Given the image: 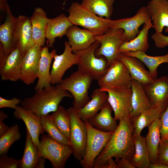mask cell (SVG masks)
I'll list each match as a JSON object with an SVG mask.
<instances>
[{"label": "cell", "instance_id": "obj_45", "mask_svg": "<svg viewBox=\"0 0 168 168\" xmlns=\"http://www.w3.org/2000/svg\"><path fill=\"white\" fill-rule=\"evenodd\" d=\"M4 120L0 119V136L6 133L10 128V127L4 123Z\"/></svg>", "mask_w": 168, "mask_h": 168}, {"label": "cell", "instance_id": "obj_17", "mask_svg": "<svg viewBox=\"0 0 168 168\" xmlns=\"http://www.w3.org/2000/svg\"><path fill=\"white\" fill-rule=\"evenodd\" d=\"M13 114L16 119L23 121L34 143L38 147L40 143V135L44 134L45 132L42 127L40 118L18 105L14 110Z\"/></svg>", "mask_w": 168, "mask_h": 168}, {"label": "cell", "instance_id": "obj_37", "mask_svg": "<svg viewBox=\"0 0 168 168\" xmlns=\"http://www.w3.org/2000/svg\"><path fill=\"white\" fill-rule=\"evenodd\" d=\"M51 115L54 123L59 130L69 139L71 122L67 110L64 107L59 105L57 110Z\"/></svg>", "mask_w": 168, "mask_h": 168}, {"label": "cell", "instance_id": "obj_35", "mask_svg": "<svg viewBox=\"0 0 168 168\" xmlns=\"http://www.w3.org/2000/svg\"><path fill=\"white\" fill-rule=\"evenodd\" d=\"M114 2V0H82L81 4L95 15L110 19Z\"/></svg>", "mask_w": 168, "mask_h": 168}, {"label": "cell", "instance_id": "obj_7", "mask_svg": "<svg viewBox=\"0 0 168 168\" xmlns=\"http://www.w3.org/2000/svg\"><path fill=\"white\" fill-rule=\"evenodd\" d=\"M40 155L49 160L54 168H63L72 154V150L69 145L59 143L48 135H42L37 147Z\"/></svg>", "mask_w": 168, "mask_h": 168}, {"label": "cell", "instance_id": "obj_22", "mask_svg": "<svg viewBox=\"0 0 168 168\" xmlns=\"http://www.w3.org/2000/svg\"><path fill=\"white\" fill-rule=\"evenodd\" d=\"M118 59L126 67L131 78L135 80L143 85L152 82L154 79L150 76L143 63L137 58L120 53Z\"/></svg>", "mask_w": 168, "mask_h": 168}, {"label": "cell", "instance_id": "obj_43", "mask_svg": "<svg viewBox=\"0 0 168 168\" xmlns=\"http://www.w3.org/2000/svg\"><path fill=\"white\" fill-rule=\"evenodd\" d=\"M21 100L17 98L14 97L11 99H6L0 97V108H8L15 110Z\"/></svg>", "mask_w": 168, "mask_h": 168}, {"label": "cell", "instance_id": "obj_9", "mask_svg": "<svg viewBox=\"0 0 168 168\" xmlns=\"http://www.w3.org/2000/svg\"><path fill=\"white\" fill-rule=\"evenodd\" d=\"M67 110L71 122L70 147L74 158L80 161L86 151L87 138L86 127L84 121L81 118L76 110L71 107Z\"/></svg>", "mask_w": 168, "mask_h": 168}, {"label": "cell", "instance_id": "obj_44", "mask_svg": "<svg viewBox=\"0 0 168 168\" xmlns=\"http://www.w3.org/2000/svg\"><path fill=\"white\" fill-rule=\"evenodd\" d=\"M117 168H135L130 160L125 158H122L115 161Z\"/></svg>", "mask_w": 168, "mask_h": 168}, {"label": "cell", "instance_id": "obj_36", "mask_svg": "<svg viewBox=\"0 0 168 168\" xmlns=\"http://www.w3.org/2000/svg\"><path fill=\"white\" fill-rule=\"evenodd\" d=\"M40 119L43 129L51 138L59 143L70 146L69 139L58 129L51 115L48 114L42 116Z\"/></svg>", "mask_w": 168, "mask_h": 168}, {"label": "cell", "instance_id": "obj_32", "mask_svg": "<svg viewBox=\"0 0 168 168\" xmlns=\"http://www.w3.org/2000/svg\"><path fill=\"white\" fill-rule=\"evenodd\" d=\"M161 123L160 118L152 123L148 127V132L145 137L151 163L157 162L161 139L160 128Z\"/></svg>", "mask_w": 168, "mask_h": 168}, {"label": "cell", "instance_id": "obj_27", "mask_svg": "<svg viewBox=\"0 0 168 168\" xmlns=\"http://www.w3.org/2000/svg\"><path fill=\"white\" fill-rule=\"evenodd\" d=\"M49 19L42 8L39 7L35 9L30 18L35 44L41 47L44 46L46 39V30Z\"/></svg>", "mask_w": 168, "mask_h": 168}, {"label": "cell", "instance_id": "obj_8", "mask_svg": "<svg viewBox=\"0 0 168 168\" xmlns=\"http://www.w3.org/2000/svg\"><path fill=\"white\" fill-rule=\"evenodd\" d=\"M124 32L122 29L110 28L104 34L95 36L96 41L100 44L95 51V55L97 57L104 56L107 59L108 67L113 61L118 59L119 48L126 42Z\"/></svg>", "mask_w": 168, "mask_h": 168}, {"label": "cell", "instance_id": "obj_6", "mask_svg": "<svg viewBox=\"0 0 168 168\" xmlns=\"http://www.w3.org/2000/svg\"><path fill=\"white\" fill-rule=\"evenodd\" d=\"M100 46V44L96 41L89 48L74 53L78 58V70L90 75L97 81L105 74L108 67L105 57L99 58L95 55V51Z\"/></svg>", "mask_w": 168, "mask_h": 168}, {"label": "cell", "instance_id": "obj_13", "mask_svg": "<svg viewBox=\"0 0 168 168\" xmlns=\"http://www.w3.org/2000/svg\"><path fill=\"white\" fill-rule=\"evenodd\" d=\"M64 49L62 54L54 55L50 71V82L52 85L59 83L67 70L74 65H77L78 58L77 55L73 53L67 41L64 42Z\"/></svg>", "mask_w": 168, "mask_h": 168}, {"label": "cell", "instance_id": "obj_41", "mask_svg": "<svg viewBox=\"0 0 168 168\" xmlns=\"http://www.w3.org/2000/svg\"><path fill=\"white\" fill-rule=\"evenodd\" d=\"M156 46L159 48H163L168 46V36L162 33L156 32L152 36Z\"/></svg>", "mask_w": 168, "mask_h": 168}, {"label": "cell", "instance_id": "obj_12", "mask_svg": "<svg viewBox=\"0 0 168 168\" xmlns=\"http://www.w3.org/2000/svg\"><path fill=\"white\" fill-rule=\"evenodd\" d=\"M108 95V101L114 112V117L119 121L130 116L132 112L131 88L110 89L100 87Z\"/></svg>", "mask_w": 168, "mask_h": 168}, {"label": "cell", "instance_id": "obj_31", "mask_svg": "<svg viewBox=\"0 0 168 168\" xmlns=\"http://www.w3.org/2000/svg\"><path fill=\"white\" fill-rule=\"evenodd\" d=\"M164 110L160 107H152L138 116L130 117L134 128L133 137L141 135L143 129L148 127L157 119L160 118Z\"/></svg>", "mask_w": 168, "mask_h": 168}, {"label": "cell", "instance_id": "obj_49", "mask_svg": "<svg viewBox=\"0 0 168 168\" xmlns=\"http://www.w3.org/2000/svg\"><path fill=\"white\" fill-rule=\"evenodd\" d=\"M8 117V116L2 110H1L0 111V119L4 120L5 119L7 118Z\"/></svg>", "mask_w": 168, "mask_h": 168}, {"label": "cell", "instance_id": "obj_16", "mask_svg": "<svg viewBox=\"0 0 168 168\" xmlns=\"http://www.w3.org/2000/svg\"><path fill=\"white\" fill-rule=\"evenodd\" d=\"M14 41L24 54L34 44L30 18L24 15L16 18L14 34Z\"/></svg>", "mask_w": 168, "mask_h": 168}, {"label": "cell", "instance_id": "obj_20", "mask_svg": "<svg viewBox=\"0 0 168 168\" xmlns=\"http://www.w3.org/2000/svg\"><path fill=\"white\" fill-rule=\"evenodd\" d=\"M65 35L68 38V44L74 53L89 48L96 41V35L94 32L75 25L68 29Z\"/></svg>", "mask_w": 168, "mask_h": 168}, {"label": "cell", "instance_id": "obj_5", "mask_svg": "<svg viewBox=\"0 0 168 168\" xmlns=\"http://www.w3.org/2000/svg\"><path fill=\"white\" fill-rule=\"evenodd\" d=\"M87 138L85 154L80 161L83 168H93L96 158L110 138L113 132L99 130L93 127L88 121H84Z\"/></svg>", "mask_w": 168, "mask_h": 168}, {"label": "cell", "instance_id": "obj_40", "mask_svg": "<svg viewBox=\"0 0 168 168\" xmlns=\"http://www.w3.org/2000/svg\"><path fill=\"white\" fill-rule=\"evenodd\" d=\"M21 161L10 157L7 154L0 155V168H21Z\"/></svg>", "mask_w": 168, "mask_h": 168}, {"label": "cell", "instance_id": "obj_18", "mask_svg": "<svg viewBox=\"0 0 168 168\" xmlns=\"http://www.w3.org/2000/svg\"><path fill=\"white\" fill-rule=\"evenodd\" d=\"M156 32H168V0H151L146 6Z\"/></svg>", "mask_w": 168, "mask_h": 168}, {"label": "cell", "instance_id": "obj_42", "mask_svg": "<svg viewBox=\"0 0 168 168\" xmlns=\"http://www.w3.org/2000/svg\"><path fill=\"white\" fill-rule=\"evenodd\" d=\"M157 162L168 166V143L160 145Z\"/></svg>", "mask_w": 168, "mask_h": 168}, {"label": "cell", "instance_id": "obj_1", "mask_svg": "<svg viewBox=\"0 0 168 168\" xmlns=\"http://www.w3.org/2000/svg\"><path fill=\"white\" fill-rule=\"evenodd\" d=\"M133 131L130 116H125L120 120L117 128L96 158L93 168H103L107 161L113 157L115 161L122 158L131 161L135 151Z\"/></svg>", "mask_w": 168, "mask_h": 168}, {"label": "cell", "instance_id": "obj_4", "mask_svg": "<svg viewBox=\"0 0 168 168\" xmlns=\"http://www.w3.org/2000/svg\"><path fill=\"white\" fill-rule=\"evenodd\" d=\"M68 12V18L73 25L81 26L96 35L104 34L110 28L109 19L95 15L77 2H72Z\"/></svg>", "mask_w": 168, "mask_h": 168}, {"label": "cell", "instance_id": "obj_2", "mask_svg": "<svg viewBox=\"0 0 168 168\" xmlns=\"http://www.w3.org/2000/svg\"><path fill=\"white\" fill-rule=\"evenodd\" d=\"M65 97L73 98L72 95L68 91L57 85H51L35 91L33 96L25 98L21 100L20 104L22 107L40 118L56 111L60 103Z\"/></svg>", "mask_w": 168, "mask_h": 168}, {"label": "cell", "instance_id": "obj_19", "mask_svg": "<svg viewBox=\"0 0 168 168\" xmlns=\"http://www.w3.org/2000/svg\"><path fill=\"white\" fill-rule=\"evenodd\" d=\"M24 55L18 47L9 55L4 64L0 68L2 80L13 82L21 80L22 63Z\"/></svg>", "mask_w": 168, "mask_h": 168}, {"label": "cell", "instance_id": "obj_11", "mask_svg": "<svg viewBox=\"0 0 168 168\" xmlns=\"http://www.w3.org/2000/svg\"><path fill=\"white\" fill-rule=\"evenodd\" d=\"M151 21L146 6H143L133 16L116 20L110 19L109 24L110 28H120L124 30L126 42L133 39L138 35L140 31L138 29L141 25Z\"/></svg>", "mask_w": 168, "mask_h": 168}, {"label": "cell", "instance_id": "obj_39", "mask_svg": "<svg viewBox=\"0 0 168 168\" xmlns=\"http://www.w3.org/2000/svg\"><path fill=\"white\" fill-rule=\"evenodd\" d=\"M160 119L161 125L160 128L161 139L160 145L168 143V102Z\"/></svg>", "mask_w": 168, "mask_h": 168}, {"label": "cell", "instance_id": "obj_10", "mask_svg": "<svg viewBox=\"0 0 168 168\" xmlns=\"http://www.w3.org/2000/svg\"><path fill=\"white\" fill-rule=\"evenodd\" d=\"M132 78L125 66L119 59L110 65L105 74L98 82L100 87L131 88Z\"/></svg>", "mask_w": 168, "mask_h": 168}, {"label": "cell", "instance_id": "obj_26", "mask_svg": "<svg viewBox=\"0 0 168 168\" xmlns=\"http://www.w3.org/2000/svg\"><path fill=\"white\" fill-rule=\"evenodd\" d=\"M91 99L80 109L77 110L84 121L89 120L96 114L108 101V95L100 88L94 90L91 96Z\"/></svg>", "mask_w": 168, "mask_h": 168}, {"label": "cell", "instance_id": "obj_21", "mask_svg": "<svg viewBox=\"0 0 168 168\" xmlns=\"http://www.w3.org/2000/svg\"><path fill=\"white\" fill-rule=\"evenodd\" d=\"M6 12L5 20L0 26V46L8 57L16 48L14 39L16 17L13 15L8 4Z\"/></svg>", "mask_w": 168, "mask_h": 168}, {"label": "cell", "instance_id": "obj_15", "mask_svg": "<svg viewBox=\"0 0 168 168\" xmlns=\"http://www.w3.org/2000/svg\"><path fill=\"white\" fill-rule=\"evenodd\" d=\"M143 86L152 107H160L165 110L168 102V76H161Z\"/></svg>", "mask_w": 168, "mask_h": 168}, {"label": "cell", "instance_id": "obj_14", "mask_svg": "<svg viewBox=\"0 0 168 168\" xmlns=\"http://www.w3.org/2000/svg\"><path fill=\"white\" fill-rule=\"evenodd\" d=\"M42 48L35 44L24 55L21 65V80L27 85L32 84L38 78Z\"/></svg>", "mask_w": 168, "mask_h": 168}, {"label": "cell", "instance_id": "obj_24", "mask_svg": "<svg viewBox=\"0 0 168 168\" xmlns=\"http://www.w3.org/2000/svg\"><path fill=\"white\" fill-rule=\"evenodd\" d=\"M48 46L42 48L40 60L38 75V81L34 88L35 91L41 90L50 86L51 63L56 54L55 49L49 52Z\"/></svg>", "mask_w": 168, "mask_h": 168}, {"label": "cell", "instance_id": "obj_3", "mask_svg": "<svg viewBox=\"0 0 168 168\" xmlns=\"http://www.w3.org/2000/svg\"><path fill=\"white\" fill-rule=\"evenodd\" d=\"M93 80L90 75L78 70L56 85L72 95L73 98L72 107L78 110L90 100L88 90Z\"/></svg>", "mask_w": 168, "mask_h": 168}, {"label": "cell", "instance_id": "obj_48", "mask_svg": "<svg viewBox=\"0 0 168 168\" xmlns=\"http://www.w3.org/2000/svg\"><path fill=\"white\" fill-rule=\"evenodd\" d=\"M7 4L6 0H0V10L1 11L6 12V7Z\"/></svg>", "mask_w": 168, "mask_h": 168}, {"label": "cell", "instance_id": "obj_33", "mask_svg": "<svg viewBox=\"0 0 168 168\" xmlns=\"http://www.w3.org/2000/svg\"><path fill=\"white\" fill-rule=\"evenodd\" d=\"M134 153L131 161L135 168H149L151 163L145 137L141 135L133 137Z\"/></svg>", "mask_w": 168, "mask_h": 168}, {"label": "cell", "instance_id": "obj_25", "mask_svg": "<svg viewBox=\"0 0 168 168\" xmlns=\"http://www.w3.org/2000/svg\"><path fill=\"white\" fill-rule=\"evenodd\" d=\"M45 159L39 153L37 146L34 143L26 129L25 146L21 159V168H44Z\"/></svg>", "mask_w": 168, "mask_h": 168}, {"label": "cell", "instance_id": "obj_47", "mask_svg": "<svg viewBox=\"0 0 168 168\" xmlns=\"http://www.w3.org/2000/svg\"><path fill=\"white\" fill-rule=\"evenodd\" d=\"M149 168H168V166L159 162L155 163H151Z\"/></svg>", "mask_w": 168, "mask_h": 168}, {"label": "cell", "instance_id": "obj_30", "mask_svg": "<svg viewBox=\"0 0 168 168\" xmlns=\"http://www.w3.org/2000/svg\"><path fill=\"white\" fill-rule=\"evenodd\" d=\"M152 27L151 21L144 24L142 29L134 39L124 43L120 45L119 49V53L139 51L146 53L149 47L148 41V31Z\"/></svg>", "mask_w": 168, "mask_h": 168}, {"label": "cell", "instance_id": "obj_29", "mask_svg": "<svg viewBox=\"0 0 168 168\" xmlns=\"http://www.w3.org/2000/svg\"><path fill=\"white\" fill-rule=\"evenodd\" d=\"M112 109L108 101L100 112L88 121L94 128L99 130L114 132L117 128V120L112 115Z\"/></svg>", "mask_w": 168, "mask_h": 168}, {"label": "cell", "instance_id": "obj_38", "mask_svg": "<svg viewBox=\"0 0 168 168\" xmlns=\"http://www.w3.org/2000/svg\"><path fill=\"white\" fill-rule=\"evenodd\" d=\"M21 137L19 125L15 124L0 136V155L7 154L11 146Z\"/></svg>", "mask_w": 168, "mask_h": 168}, {"label": "cell", "instance_id": "obj_34", "mask_svg": "<svg viewBox=\"0 0 168 168\" xmlns=\"http://www.w3.org/2000/svg\"><path fill=\"white\" fill-rule=\"evenodd\" d=\"M126 55L136 57L139 59L148 68L150 75L152 78H157V68L161 64L168 63V52L161 56H151L146 53L141 51L129 52L123 53Z\"/></svg>", "mask_w": 168, "mask_h": 168}, {"label": "cell", "instance_id": "obj_23", "mask_svg": "<svg viewBox=\"0 0 168 168\" xmlns=\"http://www.w3.org/2000/svg\"><path fill=\"white\" fill-rule=\"evenodd\" d=\"M73 25L63 13L55 18H49L45 31L47 46L53 48L55 39L65 35L68 29Z\"/></svg>", "mask_w": 168, "mask_h": 168}, {"label": "cell", "instance_id": "obj_46", "mask_svg": "<svg viewBox=\"0 0 168 168\" xmlns=\"http://www.w3.org/2000/svg\"><path fill=\"white\" fill-rule=\"evenodd\" d=\"M103 168H117V165L115 161L110 158L107 161Z\"/></svg>", "mask_w": 168, "mask_h": 168}, {"label": "cell", "instance_id": "obj_28", "mask_svg": "<svg viewBox=\"0 0 168 168\" xmlns=\"http://www.w3.org/2000/svg\"><path fill=\"white\" fill-rule=\"evenodd\" d=\"M131 88L133 110L130 117H133L138 115L152 106L142 84L132 79Z\"/></svg>", "mask_w": 168, "mask_h": 168}]
</instances>
